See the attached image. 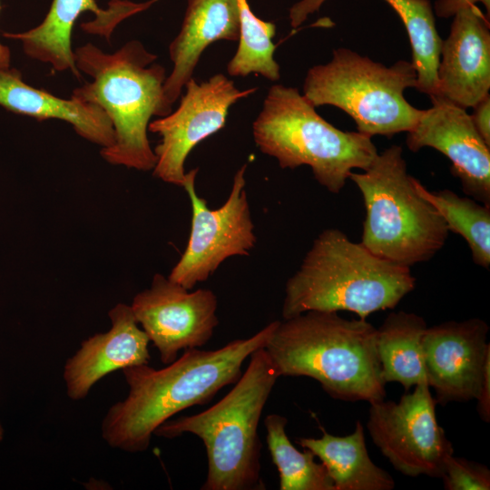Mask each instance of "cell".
Here are the masks:
<instances>
[{"instance_id": "8992f818", "label": "cell", "mask_w": 490, "mask_h": 490, "mask_svg": "<svg viewBox=\"0 0 490 490\" xmlns=\"http://www.w3.org/2000/svg\"><path fill=\"white\" fill-rule=\"evenodd\" d=\"M261 152L274 157L280 168H311L316 181L338 194L354 169L366 170L377 155L371 137L341 131L315 110L298 89L272 85L252 124Z\"/></svg>"}, {"instance_id": "7402d4cb", "label": "cell", "mask_w": 490, "mask_h": 490, "mask_svg": "<svg viewBox=\"0 0 490 490\" xmlns=\"http://www.w3.org/2000/svg\"><path fill=\"white\" fill-rule=\"evenodd\" d=\"M425 319L413 312L389 313L377 328V349L385 383L398 382L406 392L426 381L423 336Z\"/></svg>"}, {"instance_id": "ffe728a7", "label": "cell", "mask_w": 490, "mask_h": 490, "mask_svg": "<svg viewBox=\"0 0 490 490\" xmlns=\"http://www.w3.org/2000/svg\"><path fill=\"white\" fill-rule=\"evenodd\" d=\"M320 438L300 437L297 443L310 450L326 467L335 490H392L395 481L368 453L365 431L358 420L347 436H335L320 426Z\"/></svg>"}, {"instance_id": "cb8c5ba5", "label": "cell", "mask_w": 490, "mask_h": 490, "mask_svg": "<svg viewBox=\"0 0 490 490\" xmlns=\"http://www.w3.org/2000/svg\"><path fill=\"white\" fill-rule=\"evenodd\" d=\"M288 419L270 414L264 420L266 440L272 462L279 475L280 490H335L334 484L322 463L315 461L309 449L298 450L286 434Z\"/></svg>"}, {"instance_id": "f546056e", "label": "cell", "mask_w": 490, "mask_h": 490, "mask_svg": "<svg viewBox=\"0 0 490 490\" xmlns=\"http://www.w3.org/2000/svg\"><path fill=\"white\" fill-rule=\"evenodd\" d=\"M10 62H11V53H10L9 48L6 45L0 43V69L9 68Z\"/></svg>"}, {"instance_id": "5bb4252c", "label": "cell", "mask_w": 490, "mask_h": 490, "mask_svg": "<svg viewBox=\"0 0 490 490\" xmlns=\"http://www.w3.org/2000/svg\"><path fill=\"white\" fill-rule=\"evenodd\" d=\"M432 107L422 110L416 124L407 132L411 152L434 148L451 162V172L463 191L490 206V146L478 133L471 114L441 95L429 96Z\"/></svg>"}, {"instance_id": "8fae6325", "label": "cell", "mask_w": 490, "mask_h": 490, "mask_svg": "<svg viewBox=\"0 0 490 490\" xmlns=\"http://www.w3.org/2000/svg\"><path fill=\"white\" fill-rule=\"evenodd\" d=\"M178 108L150 122L148 131L161 136L153 149L156 163L153 176L178 187L185 181V161L191 150L207 137L224 127L229 109L257 88L238 89L221 74L197 83L191 78Z\"/></svg>"}, {"instance_id": "4dcf8cb0", "label": "cell", "mask_w": 490, "mask_h": 490, "mask_svg": "<svg viewBox=\"0 0 490 490\" xmlns=\"http://www.w3.org/2000/svg\"><path fill=\"white\" fill-rule=\"evenodd\" d=\"M4 438V428L0 423V442L3 440Z\"/></svg>"}, {"instance_id": "44dd1931", "label": "cell", "mask_w": 490, "mask_h": 490, "mask_svg": "<svg viewBox=\"0 0 490 490\" xmlns=\"http://www.w3.org/2000/svg\"><path fill=\"white\" fill-rule=\"evenodd\" d=\"M326 0H300L289 9L293 28L319 9ZM401 18L412 48V63L416 70V88L424 93L437 95V67L442 39L436 27L429 0H385Z\"/></svg>"}, {"instance_id": "52a82bcc", "label": "cell", "mask_w": 490, "mask_h": 490, "mask_svg": "<svg viewBox=\"0 0 490 490\" xmlns=\"http://www.w3.org/2000/svg\"><path fill=\"white\" fill-rule=\"evenodd\" d=\"M348 178L359 189L366 217L360 243L375 255L410 267L432 259L445 245L448 229L408 174L401 146L377 153L363 172Z\"/></svg>"}, {"instance_id": "3957f363", "label": "cell", "mask_w": 490, "mask_h": 490, "mask_svg": "<svg viewBox=\"0 0 490 490\" xmlns=\"http://www.w3.org/2000/svg\"><path fill=\"white\" fill-rule=\"evenodd\" d=\"M415 287L409 267L375 255L338 229H326L287 280L281 315L288 319L309 310L349 311L366 319L396 308Z\"/></svg>"}, {"instance_id": "ba28073f", "label": "cell", "mask_w": 490, "mask_h": 490, "mask_svg": "<svg viewBox=\"0 0 490 490\" xmlns=\"http://www.w3.org/2000/svg\"><path fill=\"white\" fill-rule=\"evenodd\" d=\"M412 62L397 61L386 66L348 48L333 51L326 64L311 67L303 95L316 107L333 105L347 113L358 132L370 137L409 132L422 110L411 105L404 91L416 85Z\"/></svg>"}, {"instance_id": "2e32d148", "label": "cell", "mask_w": 490, "mask_h": 490, "mask_svg": "<svg viewBox=\"0 0 490 490\" xmlns=\"http://www.w3.org/2000/svg\"><path fill=\"white\" fill-rule=\"evenodd\" d=\"M454 16L441 44L437 95L473 108L490 88L489 23L476 5L466 6Z\"/></svg>"}, {"instance_id": "d6986e66", "label": "cell", "mask_w": 490, "mask_h": 490, "mask_svg": "<svg viewBox=\"0 0 490 490\" xmlns=\"http://www.w3.org/2000/svg\"><path fill=\"white\" fill-rule=\"evenodd\" d=\"M0 105L5 109L36 119L60 120L71 124L75 132L101 149L114 143V131L106 113L96 103L75 96L58 97L23 81L15 68L0 69Z\"/></svg>"}, {"instance_id": "5b68a950", "label": "cell", "mask_w": 490, "mask_h": 490, "mask_svg": "<svg viewBox=\"0 0 490 490\" xmlns=\"http://www.w3.org/2000/svg\"><path fill=\"white\" fill-rule=\"evenodd\" d=\"M279 377L266 349L259 348L250 356L245 373L219 402L196 415L169 419L153 435L172 439L189 433L201 439L208 461L202 490L265 489L258 426Z\"/></svg>"}, {"instance_id": "4316f807", "label": "cell", "mask_w": 490, "mask_h": 490, "mask_svg": "<svg viewBox=\"0 0 490 490\" xmlns=\"http://www.w3.org/2000/svg\"><path fill=\"white\" fill-rule=\"evenodd\" d=\"M473 122L487 145L490 146V96L489 93L474 107Z\"/></svg>"}, {"instance_id": "7c38bea8", "label": "cell", "mask_w": 490, "mask_h": 490, "mask_svg": "<svg viewBox=\"0 0 490 490\" xmlns=\"http://www.w3.org/2000/svg\"><path fill=\"white\" fill-rule=\"evenodd\" d=\"M131 308L165 365L181 350L204 346L219 325L212 290L191 291L160 273L154 274L150 288L133 297Z\"/></svg>"}, {"instance_id": "7a4b0ae2", "label": "cell", "mask_w": 490, "mask_h": 490, "mask_svg": "<svg viewBox=\"0 0 490 490\" xmlns=\"http://www.w3.org/2000/svg\"><path fill=\"white\" fill-rule=\"evenodd\" d=\"M264 348L279 377L313 378L334 399L386 398L377 328L366 319L309 310L279 321Z\"/></svg>"}, {"instance_id": "f1b7e54d", "label": "cell", "mask_w": 490, "mask_h": 490, "mask_svg": "<svg viewBox=\"0 0 490 490\" xmlns=\"http://www.w3.org/2000/svg\"><path fill=\"white\" fill-rule=\"evenodd\" d=\"M476 409L484 422L490 421V362L485 366L481 387L476 397Z\"/></svg>"}, {"instance_id": "30bf717a", "label": "cell", "mask_w": 490, "mask_h": 490, "mask_svg": "<svg viewBox=\"0 0 490 490\" xmlns=\"http://www.w3.org/2000/svg\"><path fill=\"white\" fill-rule=\"evenodd\" d=\"M398 402L370 403L368 431L375 446L399 473L441 478L452 443L438 425L436 401L426 381Z\"/></svg>"}, {"instance_id": "4fadbf2b", "label": "cell", "mask_w": 490, "mask_h": 490, "mask_svg": "<svg viewBox=\"0 0 490 490\" xmlns=\"http://www.w3.org/2000/svg\"><path fill=\"white\" fill-rule=\"evenodd\" d=\"M488 332L487 323L478 318L426 328L423 336L425 368L436 404L476 398L490 362Z\"/></svg>"}, {"instance_id": "83f0119b", "label": "cell", "mask_w": 490, "mask_h": 490, "mask_svg": "<svg viewBox=\"0 0 490 490\" xmlns=\"http://www.w3.org/2000/svg\"><path fill=\"white\" fill-rule=\"evenodd\" d=\"M477 3L483 4L489 14L490 0H437L435 3V11L438 17L448 18L454 16L460 9L476 5Z\"/></svg>"}, {"instance_id": "d4e9b609", "label": "cell", "mask_w": 490, "mask_h": 490, "mask_svg": "<svg viewBox=\"0 0 490 490\" xmlns=\"http://www.w3.org/2000/svg\"><path fill=\"white\" fill-rule=\"evenodd\" d=\"M240 12L239 46L227 65L231 76L260 74L270 81L280 77L279 65L274 59L276 33L273 23L261 20L251 11L248 0H237Z\"/></svg>"}, {"instance_id": "603a6c76", "label": "cell", "mask_w": 490, "mask_h": 490, "mask_svg": "<svg viewBox=\"0 0 490 490\" xmlns=\"http://www.w3.org/2000/svg\"><path fill=\"white\" fill-rule=\"evenodd\" d=\"M418 193L429 201L443 218L449 231L467 243L472 260L485 269L490 266V206L474 199L460 197L450 190L428 191L414 178Z\"/></svg>"}, {"instance_id": "e0dca14e", "label": "cell", "mask_w": 490, "mask_h": 490, "mask_svg": "<svg viewBox=\"0 0 490 490\" xmlns=\"http://www.w3.org/2000/svg\"><path fill=\"white\" fill-rule=\"evenodd\" d=\"M111 328L81 343L64 367L66 394L74 401L86 397L103 377L129 367L149 364V338L131 305L118 303L108 313Z\"/></svg>"}, {"instance_id": "277c9868", "label": "cell", "mask_w": 490, "mask_h": 490, "mask_svg": "<svg viewBox=\"0 0 490 490\" xmlns=\"http://www.w3.org/2000/svg\"><path fill=\"white\" fill-rule=\"evenodd\" d=\"M79 72L91 82L73 91V96L99 105L110 118L114 143L101 149L113 165L142 172L152 171L156 156L148 139L152 116H165L162 107L165 68L157 55L138 40H131L114 53H104L88 43L75 50Z\"/></svg>"}, {"instance_id": "6da1fadb", "label": "cell", "mask_w": 490, "mask_h": 490, "mask_svg": "<svg viewBox=\"0 0 490 490\" xmlns=\"http://www.w3.org/2000/svg\"><path fill=\"white\" fill-rule=\"evenodd\" d=\"M278 323L272 321L250 338L218 349L183 350L161 369L149 364L122 369L129 392L103 419L104 441L129 453L147 450L158 426L186 408L207 404L221 388L235 384L246 358L266 346Z\"/></svg>"}, {"instance_id": "484cf974", "label": "cell", "mask_w": 490, "mask_h": 490, "mask_svg": "<svg viewBox=\"0 0 490 490\" xmlns=\"http://www.w3.org/2000/svg\"><path fill=\"white\" fill-rule=\"evenodd\" d=\"M446 490H489L490 470L484 465L451 456L441 477Z\"/></svg>"}, {"instance_id": "9c48e42d", "label": "cell", "mask_w": 490, "mask_h": 490, "mask_svg": "<svg viewBox=\"0 0 490 490\" xmlns=\"http://www.w3.org/2000/svg\"><path fill=\"white\" fill-rule=\"evenodd\" d=\"M243 164L235 173L229 197L216 210L196 191L198 169L186 172L183 187L191 205V225L185 250L168 278L187 289L203 282L228 258L248 256L257 236L252 221Z\"/></svg>"}, {"instance_id": "9a60e30c", "label": "cell", "mask_w": 490, "mask_h": 490, "mask_svg": "<svg viewBox=\"0 0 490 490\" xmlns=\"http://www.w3.org/2000/svg\"><path fill=\"white\" fill-rule=\"evenodd\" d=\"M159 1L112 0L108 8L103 9L95 0H53L44 19L37 26L21 33H4L3 36L20 41L27 56L49 64L55 71H70L79 78L81 74L75 65L72 47V31L82 14L92 12L94 15L93 20L81 24L82 29L109 42L120 23Z\"/></svg>"}, {"instance_id": "ac0fdd59", "label": "cell", "mask_w": 490, "mask_h": 490, "mask_svg": "<svg viewBox=\"0 0 490 490\" xmlns=\"http://www.w3.org/2000/svg\"><path fill=\"white\" fill-rule=\"evenodd\" d=\"M240 27L237 0H187L181 30L169 46L173 66L163 84L165 115L172 112L203 51L216 41H238Z\"/></svg>"}]
</instances>
